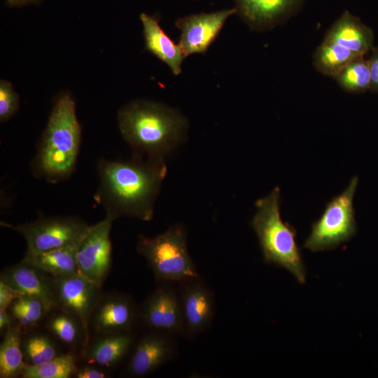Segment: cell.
I'll return each instance as SVG.
<instances>
[{"mask_svg": "<svg viewBox=\"0 0 378 378\" xmlns=\"http://www.w3.org/2000/svg\"><path fill=\"white\" fill-rule=\"evenodd\" d=\"M333 78L346 92H364L371 86L369 62L360 57L351 62Z\"/></svg>", "mask_w": 378, "mask_h": 378, "instance_id": "24", "label": "cell"}, {"mask_svg": "<svg viewBox=\"0 0 378 378\" xmlns=\"http://www.w3.org/2000/svg\"><path fill=\"white\" fill-rule=\"evenodd\" d=\"M133 341L130 331L99 335L87 348L85 359L102 368L114 367L129 352Z\"/></svg>", "mask_w": 378, "mask_h": 378, "instance_id": "17", "label": "cell"}, {"mask_svg": "<svg viewBox=\"0 0 378 378\" xmlns=\"http://www.w3.org/2000/svg\"><path fill=\"white\" fill-rule=\"evenodd\" d=\"M139 19L143 26L146 49L167 64L174 75H178L186 57L179 44H176L164 31L156 17L141 13Z\"/></svg>", "mask_w": 378, "mask_h": 378, "instance_id": "16", "label": "cell"}, {"mask_svg": "<svg viewBox=\"0 0 378 378\" xmlns=\"http://www.w3.org/2000/svg\"><path fill=\"white\" fill-rule=\"evenodd\" d=\"M14 323L20 328L38 324L49 312L38 298L22 295L13 302L8 309Z\"/></svg>", "mask_w": 378, "mask_h": 378, "instance_id": "26", "label": "cell"}, {"mask_svg": "<svg viewBox=\"0 0 378 378\" xmlns=\"http://www.w3.org/2000/svg\"><path fill=\"white\" fill-rule=\"evenodd\" d=\"M25 364L38 365L59 356L54 342L47 335L36 333L22 340Z\"/></svg>", "mask_w": 378, "mask_h": 378, "instance_id": "27", "label": "cell"}, {"mask_svg": "<svg viewBox=\"0 0 378 378\" xmlns=\"http://www.w3.org/2000/svg\"><path fill=\"white\" fill-rule=\"evenodd\" d=\"M180 292L183 331L195 336L210 326L214 313V297L198 278L184 281Z\"/></svg>", "mask_w": 378, "mask_h": 378, "instance_id": "12", "label": "cell"}, {"mask_svg": "<svg viewBox=\"0 0 378 378\" xmlns=\"http://www.w3.org/2000/svg\"><path fill=\"white\" fill-rule=\"evenodd\" d=\"M372 38L371 30L346 10L330 28L324 40L337 43L363 56L372 47Z\"/></svg>", "mask_w": 378, "mask_h": 378, "instance_id": "18", "label": "cell"}, {"mask_svg": "<svg viewBox=\"0 0 378 378\" xmlns=\"http://www.w3.org/2000/svg\"><path fill=\"white\" fill-rule=\"evenodd\" d=\"M145 325L153 331L170 335L183 331L180 297L167 285L157 288L146 298L141 308Z\"/></svg>", "mask_w": 378, "mask_h": 378, "instance_id": "10", "label": "cell"}, {"mask_svg": "<svg viewBox=\"0 0 378 378\" xmlns=\"http://www.w3.org/2000/svg\"><path fill=\"white\" fill-rule=\"evenodd\" d=\"M368 62L371 75L370 88L374 90H378V49L373 51Z\"/></svg>", "mask_w": 378, "mask_h": 378, "instance_id": "31", "label": "cell"}, {"mask_svg": "<svg viewBox=\"0 0 378 378\" xmlns=\"http://www.w3.org/2000/svg\"><path fill=\"white\" fill-rule=\"evenodd\" d=\"M237 12L255 25L273 23L290 13L301 0H236Z\"/></svg>", "mask_w": 378, "mask_h": 378, "instance_id": "20", "label": "cell"}, {"mask_svg": "<svg viewBox=\"0 0 378 378\" xmlns=\"http://www.w3.org/2000/svg\"><path fill=\"white\" fill-rule=\"evenodd\" d=\"M363 57L332 41L323 40L314 55V64L322 74L334 77L353 60Z\"/></svg>", "mask_w": 378, "mask_h": 378, "instance_id": "21", "label": "cell"}, {"mask_svg": "<svg viewBox=\"0 0 378 378\" xmlns=\"http://www.w3.org/2000/svg\"><path fill=\"white\" fill-rule=\"evenodd\" d=\"M14 321L8 310L0 309V332L4 336L13 326Z\"/></svg>", "mask_w": 378, "mask_h": 378, "instance_id": "32", "label": "cell"}, {"mask_svg": "<svg viewBox=\"0 0 378 378\" xmlns=\"http://www.w3.org/2000/svg\"><path fill=\"white\" fill-rule=\"evenodd\" d=\"M53 281L56 308L76 316L88 339L90 317L102 297V286L80 274L53 277Z\"/></svg>", "mask_w": 378, "mask_h": 378, "instance_id": "9", "label": "cell"}, {"mask_svg": "<svg viewBox=\"0 0 378 378\" xmlns=\"http://www.w3.org/2000/svg\"><path fill=\"white\" fill-rule=\"evenodd\" d=\"M136 314L132 299L123 295L102 296L90 320L98 334L129 332Z\"/></svg>", "mask_w": 378, "mask_h": 378, "instance_id": "15", "label": "cell"}, {"mask_svg": "<svg viewBox=\"0 0 378 378\" xmlns=\"http://www.w3.org/2000/svg\"><path fill=\"white\" fill-rule=\"evenodd\" d=\"M118 124L135 156L160 160L183 141L187 128L186 120L178 111L144 100L122 107Z\"/></svg>", "mask_w": 378, "mask_h": 378, "instance_id": "2", "label": "cell"}, {"mask_svg": "<svg viewBox=\"0 0 378 378\" xmlns=\"http://www.w3.org/2000/svg\"><path fill=\"white\" fill-rule=\"evenodd\" d=\"M358 183V176H354L347 188L327 203L319 219L312 224L304 248L313 252L332 249L356 234L353 200Z\"/></svg>", "mask_w": 378, "mask_h": 378, "instance_id": "6", "label": "cell"}, {"mask_svg": "<svg viewBox=\"0 0 378 378\" xmlns=\"http://www.w3.org/2000/svg\"><path fill=\"white\" fill-rule=\"evenodd\" d=\"M112 223L113 220L105 217L101 221L90 225L76 253L80 274L101 286L111 265L110 232Z\"/></svg>", "mask_w": 378, "mask_h": 378, "instance_id": "8", "label": "cell"}, {"mask_svg": "<svg viewBox=\"0 0 378 378\" xmlns=\"http://www.w3.org/2000/svg\"><path fill=\"white\" fill-rule=\"evenodd\" d=\"M20 328L15 325L3 336L0 344V377L14 378L24 365Z\"/></svg>", "mask_w": 378, "mask_h": 378, "instance_id": "22", "label": "cell"}, {"mask_svg": "<svg viewBox=\"0 0 378 378\" xmlns=\"http://www.w3.org/2000/svg\"><path fill=\"white\" fill-rule=\"evenodd\" d=\"M236 13L237 9L234 8L178 19L175 25L181 32L179 46L185 57L204 53L217 37L226 20Z\"/></svg>", "mask_w": 378, "mask_h": 378, "instance_id": "11", "label": "cell"}, {"mask_svg": "<svg viewBox=\"0 0 378 378\" xmlns=\"http://www.w3.org/2000/svg\"><path fill=\"white\" fill-rule=\"evenodd\" d=\"M176 353V346L170 335L152 331L136 345L127 372L132 377H145L172 360Z\"/></svg>", "mask_w": 378, "mask_h": 378, "instance_id": "13", "label": "cell"}, {"mask_svg": "<svg viewBox=\"0 0 378 378\" xmlns=\"http://www.w3.org/2000/svg\"><path fill=\"white\" fill-rule=\"evenodd\" d=\"M280 197V189L276 187L269 195L258 199L251 225L258 236L264 260L284 267L303 284L306 272L295 241L296 230L281 220Z\"/></svg>", "mask_w": 378, "mask_h": 378, "instance_id": "4", "label": "cell"}, {"mask_svg": "<svg viewBox=\"0 0 378 378\" xmlns=\"http://www.w3.org/2000/svg\"><path fill=\"white\" fill-rule=\"evenodd\" d=\"M97 365H85L77 369L75 376L77 378H105L108 377L107 373Z\"/></svg>", "mask_w": 378, "mask_h": 378, "instance_id": "30", "label": "cell"}, {"mask_svg": "<svg viewBox=\"0 0 378 378\" xmlns=\"http://www.w3.org/2000/svg\"><path fill=\"white\" fill-rule=\"evenodd\" d=\"M0 280L22 295L39 299L49 312L57 307L53 277L23 260L4 269Z\"/></svg>", "mask_w": 378, "mask_h": 378, "instance_id": "14", "label": "cell"}, {"mask_svg": "<svg viewBox=\"0 0 378 378\" xmlns=\"http://www.w3.org/2000/svg\"><path fill=\"white\" fill-rule=\"evenodd\" d=\"M80 244L37 253H25L23 260L34 265L52 277L80 273L76 253Z\"/></svg>", "mask_w": 378, "mask_h": 378, "instance_id": "19", "label": "cell"}, {"mask_svg": "<svg viewBox=\"0 0 378 378\" xmlns=\"http://www.w3.org/2000/svg\"><path fill=\"white\" fill-rule=\"evenodd\" d=\"M1 225L20 234L27 243L26 253H37L80 244L90 225L78 216H41L18 225Z\"/></svg>", "mask_w": 378, "mask_h": 378, "instance_id": "7", "label": "cell"}, {"mask_svg": "<svg viewBox=\"0 0 378 378\" xmlns=\"http://www.w3.org/2000/svg\"><path fill=\"white\" fill-rule=\"evenodd\" d=\"M20 107L19 97L11 83L6 80L0 81V122L9 120Z\"/></svg>", "mask_w": 378, "mask_h": 378, "instance_id": "28", "label": "cell"}, {"mask_svg": "<svg viewBox=\"0 0 378 378\" xmlns=\"http://www.w3.org/2000/svg\"><path fill=\"white\" fill-rule=\"evenodd\" d=\"M53 314L49 318L47 327L52 335L62 343L68 346L76 345L81 338V334L88 337L80 321L74 315L63 311Z\"/></svg>", "mask_w": 378, "mask_h": 378, "instance_id": "25", "label": "cell"}, {"mask_svg": "<svg viewBox=\"0 0 378 378\" xmlns=\"http://www.w3.org/2000/svg\"><path fill=\"white\" fill-rule=\"evenodd\" d=\"M81 134L73 97L68 92L59 94L31 163L35 176L53 183L69 178L76 169Z\"/></svg>", "mask_w": 378, "mask_h": 378, "instance_id": "3", "label": "cell"}, {"mask_svg": "<svg viewBox=\"0 0 378 378\" xmlns=\"http://www.w3.org/2000/svg\"><path fill=\"white\" fill-rule=\"evenodd\" d=\"M21 296L18 291L0 280V309L8 310L13 302Z\"/></svg>", "mask_w": 378, "mask_h": 378, "instance_id": "29", "label": "cell"}, {"mask_svg": "<svg viewBox=\"0 0 378 378\" xmlns=\"http://www.w3.org/2000/svg\"><path fill=\"white\" fill-rule=\"evenodd\" d=\"M186 239V229L176 224L154 237L140 235L136 250L146 260L158 281L182 282L199 278Z\"/></svg>", "mask_w": 378, "mask_h": 378, "instance_id": "5", "label": "cell"}, {"mask_svg": "<svg viewBox=\"0 0 378 378\" xmlns=\"http://www.w3.org/2000/svg\"><path fill=\"white\" fill-rule=\"evenodd\" d=\"M43 0H5V3L10 7H23L28 5L41 4Z\"/></svg>", "mask_w": 378, "mask_h": 378, "instance_id": "33", "label": "cell"}, {"mask_svg": "<svg viewBox=\"0 0 378 378\" xmlns=\"http://www.w3.org/2000/svg\"><path fill=\"white\" fill-rule=\"evenodd\" d=\"M76 370L74 356L64 354L41 365L24 364L20 376L23 378H69L75 374Z\"/></svg>", "mask_w": 378, "mask_h": 378, "instance_id": "23", "label": "cell"}, {"mask_svg": "<svg viewBox=\"0 0 378 378\" xmlns=\"http://www.w3.org/2000/svg\"><path fill=\"white\" fill-rule=\"evenodd\" d=\"M167 172L164 160L135 155L130 160L102 159L94 199L113 221L120 217L150 220Z\"/></svg>", "mask_w": 378, "mask_h": 378, "instance_id": "1", "label": "cell"}]
</instances>
